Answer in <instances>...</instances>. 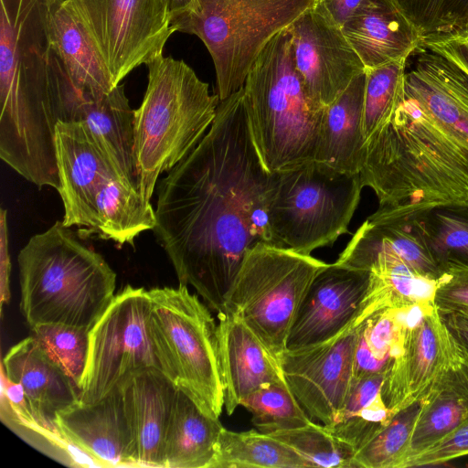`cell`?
<instances>
[{
  "label": "cell",
  "mask_w": 468,
  "mask_h": 468,
  "mask_svg": "<svg viewBox=\"0 0 468 468\" xmlns=\"http://www.w3.org/2000/svg\"><path fill=\"white\" fill-rule=\"evenodd\" d=\"M223 428L178 387L165 435V468H210Z\"/></svg>",
  "instance_id": "f1b7e54d"
},
{
  "label": "cell",
  "mask_w": 468,
  "mask_h": 468,
  "mask_svg": "<svg viewBox=\"0 0 468 468\" xmlns=\"http://www.w3.org/2000/svg\"><path fill=\"white\" fill-rule=\"evenodd\" d=\"M409 309H385L357 326L354 378L388 371L400 350Z\"/></svg>",
  "instance_id": "836d02e7"
},
{
  "label": "cell",
  "mask_w": 468,
  "mask_h": 468,
  "mask_svg": "<svg viewBox=\"0 0 468 468\" xmlns=\"http://www.w3.org/2000/svg\"><path fill=\"white\" fill-rule=\"evenodd\" d=\"M54 422L63 438L98 467H138L120 388L96 402L77 400L58 411Z\"/></svg>",
  "instance_id": "d6986e66"
},
{
  "label": "cell",
  "mask_w": 468,
  "mask_h": 468,
  "mask_svg": "<svg viewBox=\"0 0 468 468\" xmlns=\"http://www.w3.org/2000/svg\"><path fill=\"white\" fill-rule=\"evenodd\" d=\"M243 101L251 137L270 173L315 161L326 108L313 102L305 91L293 65L287 28L253 63Z\"/></svg>",
  "instance_id": "5b68a950"
},
{
  "label": "cell",
  "mask_w": 468,
  "mask_h": 468,
  "mask_svg": "<svg viewBox=\"0 0 468 468\" xmlns=\"http://www.w3.org/2000/svg\"><path fill=\"white\" fill-rule=\"evenodd\" d=\"M441 315L463 361L468 367V316L455 313Z\"/></svg>",
  "instance_id": "bcb514c9"
},
{
  "label": "cell",
  "mask_w": 468,
  "mask_h": 468,
  "mask_svg": "<svg viewBox=\"0 0 468 468\" xmlns=\"http://www.w3.org/2000/svg\"><path fill=\"white\" fill-rule=\"evenodd\" d=\"M299 453L310 467L352 468L354 452L338 441L324 424H309L269 433Z\"/></svg>",
  "instance_id": "f35d334b"
},
{
  "label": "cell",
  "mask_w": 468,
  "mask_h": 468,
  "mask_svg": "<svg viewBox=\"0 0 468 468\" xmlns=\"http://www.w3.org/2000/svg\"><path fill=\"white\" fill-rule=\"evenodd\" d=\"M460 356L434 303L408 312L400 350L386 372L382 397L395 415L420 401L435 379Z\"/></svg>",
  "instance_id": "5bb4252c"
},
{
  "label": "cell",
  "mask_w": 468,
  "mask_h": 468,
  "mask_svg": "<svg viewBox=\"0 0 468 468\" xmlns=\"http://www.w3.org/2000/svg\"><path fill=\"white\" fill-rule=\"evenodd\" d=\"M218 314L224 408L227 414L231 415L241 400L255 389L285 379L278 357L240 319Z\"/></svg>",
  "instance_id": "44dd1931"
},
{
  "label": "cell",
  "mask_w": 468,
  "mask_h": 468,
  "mask_svg": "<svg viewBox=\"0 0 468 468\" xmlns=\"http://www.w3.org/2000/svg\"><path fill=\"white\" fill-rule=\"evenodd\" d=\"M406 67L407 60H399L365 69V140L388 123L404 101Z\"/></svg>",
  "instance_id": "d590c367"
},
{
  "label": "cell",
  "mask_w": 468,
  "mask_h": 468,
  "mask_svg": "<svg viewBox=\"0 0 468 468\" xmlns=\"http://www.w3.org/2000/svg\"><path fill=\"white\" fill-rule=\"evenodd\" d=\"M433 302L441 314L468 316V268L449 266L438 281Z\"/></svg>",
  "instance_id": "b9f144b4"
},
{
  "label": "cell",
  "mask_w": 468,
  "mask_h": 468,
  "mask_svg": "<svg viewBox=\"0 0 468 468\" xmlns=\"http://www.w3.org/2000/svg\"><path fill=\"white\" fill-rule=\"evenodd\" d=\"M385 373L354 378L351 389L335 420L325 425L354 453L393 418L382 397Z\"/></svg>",
  "instance_id": "1f68e13d"
},
{
  "label": "cell",
  "mask_w": 468,
  "mask_h": 468,
  "mask_svg": "<svg viewBox=\"0 0 468 468\" xmlns=\"http://www.w3.org/2000/svg\"><path fill=\"white\" fill-rule=\"evenodd\" d=\"M210 468H309V465L293 449L268 433L223 428Z\"/></svg>",
  "instance_id": "d6a6232c"
},
{
  "label": "cell",
  "mask_w": 468,
  "mask_h": 468,
  "mask_svg": "<svg viewBox=\"0 0 468 468\" xmlns=\"http://www.w3.org/2000/svg\"><path fill=\"white\" fill-rule=\"evenodd\" d=\"M152 331L165 374L207 416L218 419L225 403L218 324L187 286L148 290Z\"/></svg>",
  "instance_id": "30bf717a"
},
{
  "label": "cell",
  "mask_w": 468,
  "mask_h": 468,
  "mask_svg": "<svg viewBox=\"0 0 468 468\" xmlns=\"http://www.w3.org/2000/svg\"><path fill=\"white\" fill-rule=\"evenodd\" d=\"M275 180L251 137L241 88L219 101L203 138L158 183L153 231L179 284L218 313L248 250L273 245Z\"/></svg>",
  "instance_id": "6da1fadb"
},
{
  "label": "cell",
  "mask_w": 468,
  "mask_h": 468,
  "mask_svg": "<svg viewBox=\"0 0 468 468\" xmlns=\"http://www.w3.org/2000/svg\"><path fill=\"white\" fill-rule=\"evenodd\" d=\"M357 326L348 325L321 343L279 356L284 379L309 418L332 424L351 389Z\"/></svg>",
  "instance_id": "4fadbf2b"
},
{
  "label": "cell",
  "mask_w": 468,
  "mask_h": 468,
  "mask_svg": "<svg viewBox=\"0 0 468 468\" xmlns=\"http://www.w3.org/2000/svg\"><path fill=\"white\" fill-rule=\"evenodd\" d=\"M17 263L20 309L30 328L63 324L90 331L115 295L114 271L62 221L32 236Z\"/></svg>",
  "instance_id": "277c9868"
},
{
  "label": "cell",
  "mask_w": 468,
  "mask_h": 468,
  "mask_svg": "<svg viewBox=\"0 0 468 468\" xmlns=\"http://www.w3.org/2000/svg\"><path fill=\"white\" fill-rule=\"evenodd\" d=\"M156 225L155 211L138 187L126 178L112 181L96 199L90 226L83 237L97 236L119 245Z\"/></svg>",
  "instance_id": "f546056e"
},
{
  "label": "cell",
  "mask_w": 468,
  "mask_h": 468,
  "mask_svg": "<svg viewBox=\"0 0 468 468\" xmlns=\"http://www.w3.org/2000/svg\"><path fill=\"white\" fill-rule=\"evenodd\" d=\"M328 264L312 255L258 243L246 252L218 313L240 319L279 357L310 285Z\"/></svg>",
  "instance_id": "9c48e42d"
},
{
  "label": "cell",
  "mask_w": 468,
  "mask_h": 468,
  "mask_svg": "<svg viewBox=\"0 0 468 468\" xmlns=\"http://www.w3.org/2000/svg\"><path fill=\"white\" fill-rule=\"evenodd\" d=\"M335 263L369 272L367 292L352 326L358 325L381 310L409 309L434 303V292L439 280L420 276L360 228Z\"/></svg>",
  "instance_id": "e0dca14e"
},
{
  "label": "cell",
  "mask_w": 468,
  "mask_h": 468,
  "mask_svg": "<svg viewBox=\"0 0 468 468\" xmlns=\"http://www.w3.org/2000/svg\"><path fill=\"white\" fill-rule=\"evenodd\" d=\"M1 370L22 386L31 413L45 423L80 399L79 388L34 335L6 352Z\"/></svg>",
  "instance_id": "cb8c5ba5"
},
{
  "label": "cell",
  "mask_w": 468,
  "mask_h": 468,
  "mask_svg": "<svg viewBox=\"0 0 468 468\" xmlns=\"http://www.w3.org/2000/svg\"><path fill=\"white\" fill-rule=\"evenodd\" d=\"M460 355V354H459ZM468 421V367L461 356L420 399L406 463Z\"/></svg>",
  "instance_id": "d4e9b609"
},
{
  "label": "cell",
  "mask_w": 468,
  "mask_h": 468,
  "mask_svg": "<svg viewBox=\"0 0 468 468\" xmlns=\"http://www.w3.org/2000/svg\"><path fill=\"white\" fill-rule=\"evenodd\" d=\"M464 455H468V421L410 459L404 468L440 465Z\"/></svg>",
  "instance_id": "7bdbcfd3"
},
{
  "label": "cell",
  "mask_w": 468,
  "mask_h": 468,
  "mask_svg": "<svg viewBox=\"0 0 468 468\" xmlns=\"http://www.w3.org/2000/svg\"><path fill=\"white\" fill-rule=\"evenodd\" d=\"M418 221L443 272L449 266L468 268V202L430 207L419 214Z\"/></svg>",
  "instance_id": "e575fe53"
},
{
  "label": "cell",
  "mask_w": 468,
  "mask_h": 468,
  "mask_svg": "<svg viewBox=\"0 0 468 468\" xmlns=\"http://www.w3.org/2000/svg\"><path fill=\"white\" fill-rule=\"evenodd\" d=\"M144 369L165 373L153 335L148 290L127 285L89 333L85 369L79 384L80 399L96 402L118 388L131 375Z\"/></svg>",
  "instance_id": "8fae6325"
},
{
  "label": "cell",
  "mask_w": 468,
  "mask_h": 468,
  "mask_svg": "<svg viewBox=\"0 0 468 468\" xmlns=\"http://www.w3.org/2000/svg\"><path fill=\"white\" fill-rule=\"evenodd\" d=\"M366 73L356 75L324 113L321 143L315 161L347 174H359L366 140L363 104Z\"/></svg>",
  "instance_id": "83f0119b"
},
{
  "label": "cell",
  "mask_w": 468,
  "mask_h": 468,
  "mask_svg": "<svg viewBox=\"0 0 468 468\" xmlns=\"http://www.w3.org/2000/svg\"><path fill=\"white\" fill-rule=\"evenodd\" d=\"M240 406L250 412L252 424L268 434L300 428L313 421L285 380L260 387L244 398Z\"/></svg>",
  "instance_id": "8d00e7d4"
},
{
  "label": "cell",
  "mask_w": 468,
  "mask_h": 468,
  "mask_svg": "<svg viewBox=\"0 0 468 468\" xmlns=\"http://www.w3.org/2000/svg\"><path fill=\"white\" fill-rule=\"evenodd\" d=\"M420 401L397 412L353 455L352 468H403Z\"/></svg>",
  "instance_id": "74e56055"
},
{
  "label": "cell",
  "mask_w": 468,
  "mask_h": 468,
  "mask_svg": "<svg viewBox=\"0 0 468 468\" xmlns=\"http://www.w3.org/2000/svg\"><path fill=\"white\" fill-rule=\"evenodd\" d=\"M171 22L197 36L213 60L219 101L243 88L265 46L312 6L313 0H197Z\"/></svg>",
  "instance_id": "52a82bcc"
},
{
  "label": "cell",
  "mask_w": 468,
  "mask_h": 468,
  "mask_svg": "<svg viewBox=\"0 0 468 468\" xmlns=\"http://www.w3.org/2000/svg\"><path fill=\"white\" fill-rule=\"evenodd\" d=\"M197 0H165L171 22L186 15L197 6Z\"/></svg>",
  "instance_id": "7dc6e473"
},
{
  "label": "cell",
  "mask_w": 468,
  "mask_h": 468,
  "mask_svg": "<svg viewBox=\"0 0 468 468\" xmlns=\"http://www.w3.org/2000/svg\"><path fill=\"white\" fill-rule=\"evenodd\" d=\"M341 30L366 69L408 60L424 42L394 0H370Z\"/></svg>",
  "instance_id": "603a6c76"
},
{
  "label": "cell",
  "mask_w": 468,
  "mask_h": 468,
  "mask_svg": "<svg viewBox=\"0 0 468 468\" xmlns=\"http://www.w3.org/2000/svg\"><path fill=\"white\" fill-rule=\"evenodd\" d=\"M441 55L468 76V37L464 34L452 35L426 40L422 44Z\"/></svg>",
  "instance_id": "ee69618b"
},
{
  "label": "cell",
  "mask_w": 468,
  "mask_h": 468,
  "mask_svg": "<svg viewBox=\"0 0 468 468\" xmlns=\"http://www.w3.org/2000/svg\"><path fill=\"white\" fill-rule=\"evenodd\" d=\"M51 31L56 51L80 98H98L115 87L95 44L65 0L55 4Z\"/></svg>",
  "instance_id": "484cf974"
},
{
  "label": "cell",
  "mask_w": 468,
  "mask_h": 468,
  "mask_svg": "<svg viewBox=\"0 0 468 468\" xmlns=\"http://www.w3.org/2000/svg\"><path fill=\"white\" fill-rule=\"evenodd\" d=\"M418 27L424 41L463 34L466 21L461 0H394Z\"/></svg>",
  "instance_id": "60d3db41"
},
{
  "label": "cell",
  "mask_w": 468,
  "mask_h": 468,
  "mask_svg": "<svg viewBox=\"0 0 468 468\" xmlns=\"http://www.w3.org/2000/svg\"><path fill=\"white\" fill-rule=\"evenodd\" d=\"M1 420L32 447L70 467H98L96 463L71 445L56 424L45 423L31 413L22 386L1 370Z\"/></svg>",
  "instance_id": "4dcf8cb0"
},
{
  "label": "cell",
  "mask_w": 468,
  "mask_h": 468,
  "mask_svg": "<svg viewBox=\"0 0 468 468\" xmlns=\"http://www.w3.org/2000/svg\"><path fill=\"white\" fill-rule=\"evenodd\" d=\"M102 57L114 86L163 55L175 32L165 0H65Z\"/></svg>",
  "instance_id": "7c38bea8"
},
{
  "label": "cell",
  "mask_w": 468,
  "mask_h": 468,
  "mask_svg": "<svg viewBox=\"0 0 468 468\" xmlns=\"http://www.w3.org/2000/svg\"><path fill=\"white\" fill-rule=\"evenodd\" d=\"M82 122L101 148L138 187L134 155V110L124 85L98 98H80L71 122Z\"/></svg>",
  "instance_id": "4316f807"
},
{
  "label": "cell",
  "mask_w": 468,
  "mask_h": 468,
  "mask_svg": "<svg viewBox=\"0 0 468 468\" xmlns=\"http://www.w3.org/2000/svg\"><path fill=\"white\" fill-rule=\"evenodd\" d=\"M359 174L313 161L276 173L268 207L273 245L311 255L348 232L363 189Z\"/></svg>",
  "instance_id": "ba28073f"
},
{
  "label": "cell",
  "mask_w": 468,
  "mask_h": 468,
  "mask_svg": "<svg viewBox=\"0 0 468 468\" xmlns=\"http://www.w3.org/2000/svg\"><path fill=\"white\" fill-rule=\"evenodd\" d=\"M31 331L79 388L88 356L90 331L63 324H37Z\"/></svg>",
  "instance_id": "ab89813d"
},
{
  "label": "cell",
  "mask_w": 468,
  "mask_h": 468,
  "mask_svg": "<svg viewBox=\"0 0 468 468\" xmlns=\"http://www.w3.org/2000/svg\"><path fill=\"white\" fill-rule=\"evenodd\" d=\"M409 59L405 99L412 101L444 135L468 151V76L423 45Z\"/></svg>",
  "instance_id": "ffe728a7"
},
{
  "label": "cell",
  "mask_w": 468,
  "mask_h": 468,
  "mask_svg": "<svg viewBox=\"0 0 468 468\" xmlns=\"http://www.w3.org/2000/svg\"><path fill=\"white\" fill-rule=\"evenodd\" d=\"M58 0H0V157L38 188H58L55 133L80 96L56 51Z\"/></svg>",
  "instance_id": "7a4b0ae2"
},
{
  "label": "cell",
  "mask_w": 468,
  "mask_h": 468,
  "mask_svg": "<svg viewBox=\"0 0 468 468\" xmlns=\"http://www.w3.org/2000/svg\"><path fill=\"white\" fill-rule=\"evenodd\" d=\"M133 431L138 467L165 468V441L177 385L157 369L138 371L119 387Z\"/></svg>",
  "instance_id": "7402d4cb"
},
{
  "label": "cell",
  "mask_w": 468,
  "mask_h": 468,
  "mask_svg": "<svg viewBox=\"0 0 468 468\" xmlns=\"http://www.w3.org/2000/svg\"><path fill=\"white\" fill-rule=\"evenodd\" d=\"M55 145L57 191L64 207L61 221L68 228L76 227L83 237L100 194L112 181L127 177L82 122H59Z\"/></svg>",
  "instance_id": "2e32d148"
},
{
  "label": "cell",
  "mask_w": 468,
  "mask_h": 468,
  "mask_svg": "<svg viewBox=\"0 0 468 468\" xmlns=\"http://www.w3.org/2000/svg\"><path fill=\"white\" fill-rule=\"evenodd\" d=\"M368 280L367 270L329 263L310 285L292 325L286 349L321 343L351 325Z\"/></svg>",
  "instance_id": "ac0fdd59"
},
{
  "label": "cell",
  "mask_w": 468,
  "mask_h": 468,
  "mask_svg": "<svg viewBox=\"0 0 468 468\" xmlns=\"http://www.w3.org/2000/svg\"><path fill=\"white\" fill-rule=\"evenodd\" d=\"M359 175L381 207L468 202V151L405 97L391 120L366 140Z\"/></svg>",
  "instance_id": "3957f363"
},
{
  "label": "cell",
  "mask_w": 468,
  "mask_h": 468,
  "mask_svg": "<svg viewBox=\"0 0 468 468\" xmlns=\"http://www.w3.org/2000/svg\"><path fill=\"white\" fill-rule=\"evenodd\" d=\"M287 29L294 68L308 97L319 107L327 108L365 71L341 27L311 7Z\"/></svg>",
  "instance_id": "9a60e30c"
},
{
  "label": "cell",
  "mask_w": 468,
  "mask_h": 468,
  "mask_svg": "<svg viewBox=\"0 0 468 468\" xmlns=\"http://www.w3.org/2000/svg\"><path fill=\"white\" fill-rule=\"evenodd\" d=\"M463 34L468 37V27H467L466 31Z\"/></svg>",
  "instance_id": "c3c4849f"
},
{
  "label": "cell",
  "mask_w": 468,
  "mask_h": 468,
  "mask_svg": "<svg viewBox=\"0 0 468 468\" xmlns=\"http://www.w3.org/2000/svg\"><path fill=\"white\" fill-rule=\"evenodd\" d=\"M147 67V88L134 110V155L138 189L150 201L160 175L206 134L220 101L183 60L162 55Z\"/></svg>",
  "instance_id": "8992f818"
},
{
  "label": "cell",
  "mask_w": 468,
  "mask_h": 468,
  "mask_svg": "<svg viewBox=\"0 0 468 468\" xmlns=\"http://www.w3.org/2000/svg\"><path fill=\"white\" fill-rule=\"evenodd\" d=\"M370 0H313L311 8L331 24L342 26Z\"/></svg>",
  "instance_id": "f6af8a7d"
}]
</instances>
